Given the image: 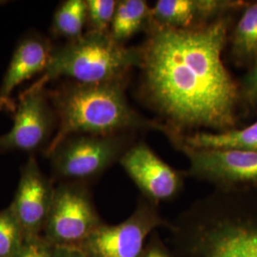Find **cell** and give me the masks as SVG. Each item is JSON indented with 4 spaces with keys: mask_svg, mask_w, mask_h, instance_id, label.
I'll use <instances>...</instances> for the list:
<instances>
[{
    "mask_svg": "<svg viewBox=\"0 0 257 257\" xmlns=\"http://www.w3.org/2000/svg\"><path fill=\"white\" fill-rule=\"evenodd\" d=\"M230 16L205 27L176 30L152 23L142 51L141 92L165 121L169 139L186 132L235 128L240 84L222 60Z\"/></svg>",
    "mask_w": 257,
    "mask_h": 257,
    "instance_id": "obj_1",
    "label": "cell"
},
{
    "mask_svg": "<svg viewBox=\"0 0 257 257\" xmlns=\"http://www.w3.org/2000/svg\"><path fill=\"white\" fill-rule=\"evenodd\" d=\"M166 228L173 257H257V190L214 189Z\"/></svg>",
    "mask_w": 257,
    "mask_h": 257,
    "instance_id": "obj_2",
    "label": "cell"
},
{
    "mask_svg": "<svg viewBox=\"0 0 257 257\" xmlns=\"http://www.w3.org/2000/svg\"><path fill=\"white\" fill-rule=\"evenodd\" d=\"M48 94L58 125L44 151L47 157L66 138L76 135L113 136L149 130L168 135L163 123L147 119L130 105L125 80L93 84L69 81Z\"/></svg>",
    "mask_w": 257,
    "mask_h": 257,
    "instance_id": "obj_3",
    "label": "cell"
},
{
    "mask_svg": "<svg viewBox=\"0 0 257 257\" xmlns=\"http://www.w3.org/2000/svg\"><path fill=\"white\" fill-rule=\"evenodd\" d=\"M142 63L140 47H127L109 33L86 32L82 37L55 48L46 70L35 84L46 86L59 77L93 84L126 80L127 74Z\"/></svg>",
    "mask_w": 257,
    "mask_h": 257,
    "instance_id": "obj_4",
    "label": "cell"
},
{
    "mask_svg": "<svg viewBox=\"0 0 257 257\" xmlns=\"http://www.w3.org/2000/svg\"><path fill=\"white\" fill-rule=\"evenodd\" d=\"M131 145L128 134L76 135L66 138L48 157L55 175L64 182L89 184L119 163Z\"/></svg>",
    "mask_w": 257,
    "mask_h": 257,
    "instance_id": "obj_5",
    "label": "cell"
},
{
    "mask_svg": "<svg viewBox=\"0 0 257 257\" xmlns=\"http://www.w3.org/2000/svg\"><path fill=\"white\" fill-rule=\"evenodd\" d=\"M102 221L88 184L63 182L55 190L44 238L58 247H79Z\"/></svg>",
    "mask_w": 257,
    "mask_h": 257,
    "instance_id": "obj_6",
    "label": "cell"
},
{
    "mask_svg": "<svg viewBox=\"0 0 257 257\" xmlns=\"http://www.w3.org/2000/svg\"><path fill=\"white\" fill-rule=\"evenodd\" d=\"M168 223L158 206L140 195L126 220L116 225L103 223L78 248L87 257H143L150 236Z\"/></svg>",
    "mask_w": 257,
    "mask_h": 257,
    "instance_id": "obj_7",
    "label": "cell"
},
{
    "mask_svg": "<svg viewBox=\"0 0 257 257\" xmlns=\"http://www.w3.org/2000/svg\"><path fill=\"white\" fill-rule=\"evenodd\" d=\"M187 156L192 176L224 191L257 190V153L243 151L198 150L181 142L173 144Z\"/></svg>",
    "mask_w": 257,
    "mask_h": 257,
    "instance_id": "obj_8",
    "label": "cell"
},
{
    "mask_svg": "<svg viewBox=\"0 0 257 257\" xmlns=\"http://www.w3.org/2000/svg\"><path fill=\"white\" fill-rule=\"evenodd\" d=\"M56 121L45 87L34 83L19 97L13 127L0 136V153L45 151Z\"/></svg>",
    "mask_w": 257,
    "mask_h": 257,
    "instance_id": "obj_9",
    "label": "cell"
},
{
    "mask_svg": "<svg viewBox=\"0 0 257 257\" xmlns=\"http://www.w3.org/2000/svg\"><path fill=\"white\" fill-rule=\"evenodd\" d=\"M119 164L141 196L157 206L174 200L183 190L186 172L169 165L145 142L133 143Z\"/></svg>",
    "mask_w": 257,
    "mask_h": 257,
    "instance_id": "obj_10",
    "label": "cell"
},
{
    "mask_svg": "<svg viewBox=\"0 0 257 257\" xmlns=\"http://www.w3.org/2000/svg\"><path fill=\"white\" fill-rule=\"evenodd\" d=\"M55 188L32 156L22 168L19 186L10 208L27 238L40 236L44 230Z\"/></svg>",
    "mask_w": 257,
    "mask_h": 257,
    "instance_id": "obj_11",
    "label": "cell"
},
{
    "mask_svg": "<svg viewBox=\"0 0 257 257\" xmlns=\"http://www.w3.org/2000/svg\"><path fill=\"white\" fill-rule=\"evenodd\" d=\"M237 0H158L152 8V23L158 27L193 30L244 9Z\"/></svg>",
    "mask_w": 257,
    "mask_h": 257,
    "instance_id": "obj_12",
    "label": "cell"
},
{
    "mask_svg": "<svg viewBox=\"0 0 257 257\" xmlns=\"http://www.w3.org/2000/svg\"><path fill=\"white\" fill-rule=\"evenodd\" d=\"M54 47L46 37H25L16 48L0 86V96L11 99L12 92L21 83L43 73L49 64Z\"/></svg>",
    "mask_w": 257,
    "mask_h": 257,
    "instance_id": "obj_13",
    "label": "cell"
},
{
    "mask_svg": "<svg viewBox=\"0 0 257 257\" xmlns=\"http://www.w3.org/2000/svg\"><path fill=\"white\" fill-rule=\"evenodd\" d=\"M181 142L188 147L198 150L243 151L257 153V121L244 128H232L226 132H195L192 135L171 140V143Z\"/></svg>",
    "mask_w": 257,
    "mask_h": 257,
    "instance_id": "obj_14",
    "label": "cell"
},
{
    "mask_svg": "<svg viewBox=\"0 0 257 257\" xmlns=\"http://www.w3.org/2000/svg\"><path fill=\"white\" fill-rule=\"evenodd\" d=\"M152 25V8L145 0H120L110 25V34L116 42L124 44Z\"/></svg>",
    "mask_w": 257,
    "mask_h": 257,
    "instance_id": "obj_15",
    "label": "cell"
},
{
    "mask_svg": "<svg viewBox=\"0 0 257 257\" xmlns=\"http://www.w3.org/2000/svg\"><path fill=\"white\" fill-rule=\"evenodd\" d=\"M230 55L238 65L252 64L257 58V1L248 4L230 37Z\"/></svg>",
    "mask_w": 257,
    "mask_h": 257,
    "instance_id": "obj_16",
    "label": "cell"
},
{
    "mask_svg": "<svg viewBox=\"0 0 257 257\" xmlns=\"http://www.w3.org/2000/svg\"><path fill=\"white\" fill-rule=\"evenodd\" d=\"M85 26H87L86 0H67L55 11L52 33L55 37L72 41L82 37Z\"/></svg>",
    "mask_w": 257,
    "mask_h": 257,
    "instance_id": "obj_17",
    "label": "cell"
},
{
    "mask_svg": "<svg viewBox=\"0 0 257 257\" xmlns=\"http://www.w3.org/2000/svg\"><path fill=\"white\" fill-rule=\"evenodd\" d=\"M26 239L10 206L0 211V257H19Z\"/></svg>",
    "mask_w": 257,
    "mask_h": 257,
    "instance_id": "obj_18",
    "label": "cell"
},
{
    "mask_svg": "<svg viewBox=\"0 0 257 257\" xmlns=\"http://www.w3.org/2000/svg\"><path fill=\"white\" fill-rule=\"evenodd\" d=\"M88 32L109 33L117 3L115 0H86Z\"/></svg>",
    "mask_w": 257,
    "mask_h": 257,
    "instance_id": "obj_19",
    "label": "cell"
},
{
    "mask_svg": "<svg viewBox=\"0 0 257 257\" xmlns=\"http://www.w3.org/2000/svg\"><path fill=\"white\" fill-rule=\"evenodd\" d=\"M240 93L242 102L257 109V58L240 83Z\"/></svg>",
    "mask_w": 257,
    "mask_h": 257,
    "instance_id": "obj_20",
    "label": "cell"
},
{
    "mask_svg": "<svg viewBox=\"0 0 257 257\" xmlns=\"http://www.w3.org/2000/svg\"><path fill=\"white\" fill-rule=\"evenodd\" d=\"M53 246L40 236L26 239L19 257H52Z\"/></svg>",
    "mask_w": 257,
    "mask_h": 257,
    "instance_id": "obj_21",
    "label": "cell"
},
{
    "mask_svg": "<svg viewBox=\"0 0 257 257\" xmlns=\"http://www.w3.org/2000/svg\"><path fill=\"white\" fill-rule=\"evenodd\" d=\"M143 257H173L168 244L161 239L157 230L148 240Z\"/></svg>",
    "mask_w": 257,
    "mask_h": 257,
    "instance_id": "obj_22",
    "label": "cell"
},
{
    "mask_svg": "<svg viewBox=\"0 0 257 257\" xmlns=\"http://www.w3.org/2000/svg\"><path fill=\"white\" fill-rule=\"evenodd\" d=\"M52 257H87V255L77 247L53 246Z\"/></svg>",
    "mask_w": 257,
    "mask_h": 257,
    "instance_id": "obj_23",
    "label": "cell"
},
{
    "mask_svg": "<svg viewBox=\"0 0 257 257\" xmlns=\"http://www.w3.org/2000/svg\"><path fill=\"white\" fill-rule=\"evenodd\" d=\"M17 109V105L14 100L6 99L0 96V110H6L7 111L15 112Z\"/></svg>",
    "mask_w": 257,
    "mask_h": 257,
    "instance_id": "obj_24",
    "label": "cell"
}]
</instances>
